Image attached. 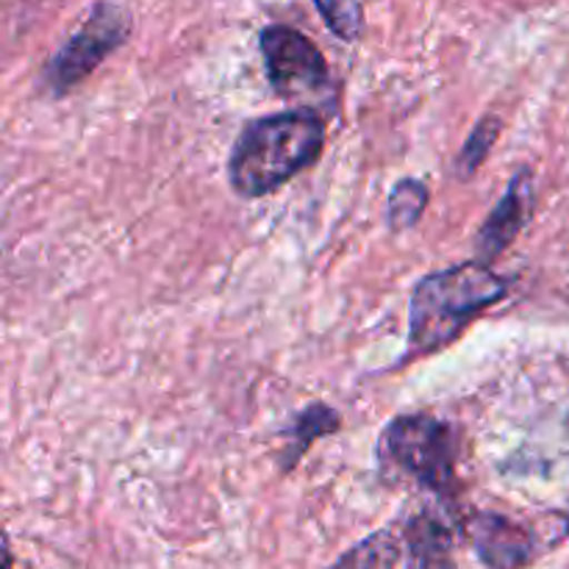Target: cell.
<instances>
[{
	"label": "cell",
	"instance_id": "cell-1",
	"mask_svg": "<svg viewBox=\"0 0 569 569\" xmlns=\"http://www.w3.org/2000/svg\"><path fill=\"white\" fill-rule=\"evenodd\" d=\"M326 144V122L311 109L259 117L239 131L228 156V183L239 198H264L315 164Z\"/></svg>",
	"mask_w": 569,
	"mask_h": 569
},
{
	"label": "cell",
	"instance_id": "cell-2",
	"mask_svg": "<svg viewBox=\"0 0 569 569\" xmlns=\"http://www.w3.org/2000/svg\"><path fill=\"white\" fill-rule=\"evenodd\" d=\"M506 295L509 281L481 259L426 276L409 303V350L433 353L453 342L481 311L500 303Z\"/></svg>",
	"mask_w": 569,
	"mask_h": 569
},
{
	"label": "cell",
	"instance_id": "cell-3",
	"mask_svg": "<svg viewBox=\"0 0 569 569\" xmlns=\"http://www.w3.org/2000/svg\"><path fill=\"white\" fill-rule=\"evenodd\" d=\"M381 456L420 487L439 495L453 492L456 442L448 422L431 415L398 417L383 431Z\"/></svg>",
	"mask_w": 569,
	"mask_h": 569
},
{
	"label": "cell",
	"instance_id": "cell-4",
	"mask_svg": "<svg viewBox=\"0 0 569 569\" xmlns=\"http://www.w3.org/2000/svg\"><path fill=\"white\" fill-rule=\"evenodd\" d=\"M131 33V17L117 3H98L44 67V87L64 94L92 76Z\"/></svg>",
	"mask_w": 569,
	"mask_h": 569
},
{
	"label": "cell",
	"instance_id": "cell-5",
	"mask_svg": "<svg viewBox=\"0 0 569 569\" xmlns=\"http://www.w3.org/2000/svg\"><path fill=\"white\" fill-rule=\"evenodd\" d=\"M261 56H264L267 76L272 89L281 98L309 100L331 87V72H328L326 56L320 53L315 42L298 28L270 26L261 31Z\"/></svg>",
	"mask_w": 569,
	"mask_h": 569
},
{
	"label": "cell",
	"instance_id": "cell-6",
	"mask_svg": "<svg viewBox=\"0 0 569 569\" xmlns=\"http://www.w3.org/2000/svg\"><path fill=\"white\" fill-rule=\"evenodd\" d=\"M467 533L478 559L489 569H520L533 556L531 533L500 515H476Z\"/></svg>",
	"mask_w": 569,
	"mask_h": 569
},
{
	"label": "cell",
	"instance_id": "cell-7",
	"mask_svg": "<svg viewBox=\"0 0 569 569\" xmlns=\"http://www.w3.org/2000/svg\"><path fill=\"white\" fill-rule=\"evenodd\" d=\"M533 192H531V172L520 170L509 181V189L500 198V203L495 206L492 214L487 217V222L481 226L476 239V250L481 256V261H495L511 242L517 239V233L522 231V226L528 222L531 214Z\"/></svg>",
	"mask_w": 569,
	"mask_h": 569
},
{
	"label": "cell",
	"instance_id": "cell-8",
	"mask_svg": "<svg viewBox=\"0 0 569 569\" xmlns=\"http://www.w3.org/2000/svg\"><path fill=\"white\" fill-rule=\"evenodd\" d=\"M406 550H409V569H450L453 556V537L448 526L433 515H420L406 526Z\"/></svg>",
	"mask_w": 569,
	"mask_h": 569
},
{
	"label": "cell",
	"instance_id": "cell-9",
	"mask_svg": "<svg viewBox=\"0 0 569 569\" xmlns=\"http://www.w3.org/2000/svg\"><path fill=\"white\" fill-rule=\"evenodd\" d=\"M337 428H339V415L333 409H328V406L311 403L309 409L300 411V415L295 417L292 428H289V445H287V453H283V470H292L315 439L326 437V433H333Z\"/></svg>",
	"mask_w": 569,
	"mask_h": 569
},
{
	"label": "cell",
	"instance_id": "cell-10",
	"mask_svg": "<svg viewBox=\"0 0 569 569\" xmlns=\"http://www.w3.org/2000/svg\"><path fill=\"white\" fill-rule=\"evenodd\" d=\"M428 206V187L417 178H403L392 187L387 203V220L392 231H409L417 226Z\"/></svg>",
	"mask_w": 569,
	"mask_h": 569
},
{
	"label": "cell",
	"instance_id": "cell-11",
	"mask_svg": "<svg viewBox=\"0 0 569 569\" xmlns=\"http://www.w3.org/2000/svg\"><path fill=\"white\" fill-rule=\"evenodd\" d=\"M400 559L398 539L389 531L372 533L342 556L331 569H395Z\"/></svg>",
	"mask_w": 569,
	"mask_h": 569
},
{
	"label": "cell",
	"instance_id": "cell-12",
	"mask_svg": "<svg viewBox=\"0 0 569 569\" xmlns=\"http://www.w3.org/2000/svg\"><path fill=\"white\" fill-rule=\"evenodd\" d=\"M500 131H503V120L495 114H487L476 128H472V133L467 137L465 148H461V156H459L461 176L465 178L472 176V172L487 161L489 150H492L495 142L500 139Z\"/></svg>",
	"mask_w": 569,
	"mask_h": 569
},
{
	"label": "cell",
	"instance_id": "cell-13",
	"mask_svg": "<svg viewBox=\"0 0 569 569\" xmlns=\"http://www.w3.org/2000/svg\"><path fill=\"white\" fill-rule=\"evenodd\" d=\"M317 11L326 26L337 33L342 42H356L365 28V11L359 0H315Z\"/></svg>",
	"mask_w": 569,
	"mask_h": 569
},
{
	"label": "cell",
	"instance_id": "cell-14",
	"mask_svg": "<svg viewBox=\"0 0 569 569\" xmlns=\"http://www.w3.org/2000/svg\"><path fill=\"white\" fill-rule=\"evenodd\" d=\"M567 528H569V522H567Z\"/></svg>",
	"mask_w": 569,
	"mask_h": 569
}]
</instances>
